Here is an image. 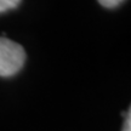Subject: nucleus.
Here are the masks:
<instances>
[{"label":"nucleus","instance_id":"nucleus-4","mask_svg":"<svg viewBox=\"0 0 131 131\" xmlns=\"http://www.w3.org/2000/svg\"><path fill=\"white\" fill-rule=\"evenodd\" d=\"M123 131H131V114L130 111L127 112L126 114V119H125V123H124V129Z\"/></svg>","mask_w":131,"mask_h":131},{"label":"nucleus","instance_id":"nucleus-2","mask_svg":"<svg viewBox=\"0 0 131 131\" xmlns=\"http://www.w3.org/2000/svg\"><path fill=\"white\" fill-rule=\"evenodd\" d=\"M19 4L21 0H0V14L16 9Z\"/></svg>","mask_w":131,"mask_h":131},{"label":"nucleus","instance_id":"nucleus-1","mask_svg":"<svg viewBox=\"0 0 131 131\" xmlns=\"http://www.w3.org/2000/svg\"><path fill=\"white\" fill-rule=\"evenodd\" d=\"M26 52L19 44L0 38V77H11L23 67Z\"/></svg>","mask_w":131,"mask_h":131},{"label":"nucleus","instance_id":"nucleus-3","mask_svg":"<svg viewBox=\"0 0 131 131\" xmlns=\"http://www.w3.org/2000/svg\"><path fill=\"white\" fill-rule=\"evenodd\" d=\"M124 0H98V3L102 5L103 7H107V9H113V7H117L122 4Z\"/></svg>","mask_w":131,"mask_h":131}]
</instances>
